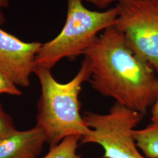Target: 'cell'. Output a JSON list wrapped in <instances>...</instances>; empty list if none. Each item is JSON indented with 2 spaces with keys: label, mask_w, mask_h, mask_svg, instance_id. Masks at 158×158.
Instances as JSON below:
<instances>
[{
  "label": "cell",
  "mask_w": 158,
  "mask_h": 158,
  "mask_svg": "<svg viewBox=\"0 0 158 158\" xmlns=\"http://www.w3.org/2000/svg\"><path fill=\"white\" fill-rule=\"evenodd\" d=\"M90 60L89 82L102 96L144 115L158 97V78L138 56L115 25L106 29L85 52Z\"/></svg>",
  "instance_id": "obj_1"
},
{
  "label": "cell",
  "mask_w": 158,
  "mask_h": 158,
  "mask_svg": "<svg viewBox=\"0 0 158 158\" xmlns=\"http://www.w3.org/2000/svg\"><path fill=\"white\" fill-rule=\"evenodd\" d=\"M34 73L40 81L41 91L36 125L43 131L50 148L68 136H77L81 139L87 135L90 128L80 114L79 96L83 84L90 79L91 66L88 58L85 56L77 73L65 83L58 82L48 69L36 66Z\"/></svg>",
  "instance_id": "obj_2"
},
{
  "label": "cell",
  "mask_w": 158,
  "mask_h": 158,
  "mask_svg": "<svg viewBox=\"0 0 158 158\" xmlns=\"http://www.w3.org/2000/svg\"><path fill=\"white\" fill-rule=\"evenodd\" d=\"M67 1V17L62 29L54 39L42 44L36 56V66L51 70L64 58L73 60L84 55L100 32L115 25L116 6L103 11H92L83 5L84 0Z\"/></svg>",
  "instance_id": "obj_3"
},
{
  "label": "cell",
  "mask_w": 158,
  "mask_h": 158,
  "mask_svg": "<svg viewBox=\"0 0 158 158\" xmlns=\"http://www.w3.org/2000/svg\"><path fill=\"white\" fill-rule=\"evenodd\" d=\"M143 116L117 102L107 114L85 112L83 118L90 132L80 140L100 145L102 158H147L139 152L132 136Z\"/></svg>",
  "instance_id": "obj_4"
},
{
  "label": "cell",
  "mask_w": 158,
  "mask_h": 158,
  "mask_svg": "<svg viewBox=\"0 0 158 158\" xmlns=\"http://www.w3.org/2000/svg\"><path fill=\"white\" fill-rule=\"evenodd\" d=\"M115 26L158 75V0H118Z\"/></svg>",
  "instance_id": "obj_5"
},
{
  "label": "cell",
  "mask_w": 158,
  "mask_h": 158,
  "mask_svg": "<svg viewBox=\"0 0 158 158\" xmlns=\"http://www.w3.org/2000/svg\"><path fill=\"white\" fill-rule=\"evenodd\" d=\"M42 45L39 42H23L0 28V72L18 86L28 87Z\"/></svg>",
  "instance_id": "obj_6"
},
{
  "label": "cell",
  "mask_w": 158,
  "mask_h": 158,
  "mask_svg": "<svg viewBox=\"0 0 158 158\" xmlns=\"http://www.w3.org/2000/svg\"><path fill=\"white\" fill-rule=\"evenodd\" d=\"M45 143V135L36 125L29 130H17L0 141V158H36Z\"/></svg>",
  "instance_id": "obj_7"
},
{
  "label": "cell",
  "mask_w": 158,
  "mask_h": 158,
  "mask_svg": "<svg viewBox=\"0 0 158 158\" xmlns=\"http://www.w3.org/2000/svg\"><path fill=\"white\" fill-rule=\"evenodd\" d=\"M132 136L145 158H158V123H152L141 130H134Z\"/></svg>",
  "instance_id": "obj_8"
},
{
  "label": "cell",
  "mask_w": 158,
  "mask_h": 158,
  "mask_svg": "<svg viewBox=\"0 0 158 158\" xmlns=\"http://www.w3.org/2000/svg\"><path fill=\"white\" fill-rule=\"evenodd\" d=\"M80 139L77 136H68L56 146L50 148L49 152L42 158H83L77 153Z\"/></svg>",
  "instance_id": "obj_9"
},
{
  "label": "cell",
  "mask_w": 158,
  "mask_h": 158,
  "mask_svg": "<svg viewBox=\"0 0 158 158\" xmlns=\"http://www.w3.org/2000/svg\"><path fill=\"white\" fill-rule=\"evenodd\" d=\"M16 131L11 117L4 110L0 101V141Z\"/></svg>",
  "instance_id": "obj_10"
},
{
  "label": "cell",
  "mask_w": 158,
  "mask_h": 158,
  "mask_svg": "<svg viewBox=\"0 0 158 158\" xmlns=\"http://www.w3.org/2000/svg\"><path fill=\"white\" fill-rule=\"evenodd\" d=\"M4 94L20 96L22 95V92L11 79L0 72V95Z\"/></svg>",
  "instance_id": "obj_11"
},
{
  "label": "cell",
  "mask_w": 158,
  "mask_h": 158,
  "mask_svg": "<svg viewBox=\"0 0 158 158\" xmlns=\"http://www.w3.org/2000/svg\"><path fill=\"white\" fill-rule=\"evenodd\" d=\"M85 2L90 3L99 9H105L111 3L118 0H84Z\"/></svg>",
  "instance_id": "obj_12"
},
{
  "label": "cell",
  "mask_w": 158,
  "mask_h": 158,
  "mask_svg": "<svg viewBox=\"0 0 158 158\" xmlns=\"http://www.w3.org/2000/svg\"><path fill=\"white\" fill-rule=\"evenodd\" d=\"M10 6V0H0V26L6 23V18L2 12L3 8H8Z\"/></svg>",
  "instance_id": "obj_13"
},
{
  "label": "cell",
  "mask_w": 158,
  "mask_h": 158,
  "mask_svg": "<svg viewBox=\"0 0 158 158\" xmlns=\"http://www.w3.org/2000/svg\"><path fill=\"white\" fill-rule=\"evenodd\" d=\"M151 120L152 123H158V97L152 106Z\"/></svg>",
  "instance_id": "obj_14"
}]
</instances>
